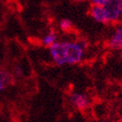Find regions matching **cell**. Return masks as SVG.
Returning a JSON list of instances; mask_svg holds the SVG:
<instances>
[{
  "label": "cell",
  "mask_w": 122,
  "mask_h": 122,
  "mask_svg": "<svg viewBox=\"0 0 122 122\" xmlns=\"http://www.w3.org/2000/svg\"><path fill=\"white\" fill-rule=\"evenodd\" d=\"M77 1H85V0H77Z\"/></svg>",
  "instance_id": "8fae6325"
},
{
  "label": "cell",
  "mask_w": 122,
  "mask_h": 122,
  "mask_svg": "<svg viewBox=\"0 0 122 122\" xmlns=\"http://www.w3.org/2000/svg\"><path fill=\"white\" fill-rule=\"evenodd\" d=\"M59 27L62 31H69L72 28V22L69 19H62L59 22Z\"/></svg>",
  "instance_id": "ba28073f"
},
{
  "label": "cell",
  "mask_w": 122,
  "mask_h": 122,
  "mask_svg": "<svg viewBox=\"0 0 122 122\" xmlns=\"http://www.w3.org/2000/svg\"><path fill=\"white\" fill-rule=\"evenodd\" d=\"M78 43H79V45H80V46L82 47L84 50L88 47V43H87V41H86V40L81 39V40H79V41H78Z\"/></svg>",
  "instance_id": "30bf717a"
},
{
  "label": "cell",
  "mask_w": 122,
  "mask_h": 122,
  "mask_svg": "<svg viewBox=\"0 0 122 122\" xmlns=\"http://www.w3.org/2000/svg\"><path fill=\"white\" fill-rule=\"evenodd\" d=\"M90 15L95 21L100 22V23H109L107 15L103 8V6H95L92 5L90 8Z\"/></svg>",
  "instance_id": "5b68a950"
},
{
  "label": "cell",
  "mask_w": 122,
  "mask_h": 122,
  "mask_svg": "<svg viewBox=\"0 0 122 122\" xmlns=\"http://www.w3.org/2000/svg\"><path fill=\"white\" fill-rule=\"evenodd\" d=\"M90 2L92 3V5H95V6H103L107 2V0H90Z\"/></svg>",
  "instance_id": "9c48e42d"
},
{
  "label": "cell",
  "mask_w": 122,
  "mask_h": 122,
  "mask_svg": "<svg viewBox=\"0 0 122 122\" xmlns=\"http://www.w3.org/2000/svg\"><path fill=\"white\" fill-rule=\"evenodd\" d=\"M13 76L7 71L0 70V92L6 89L8 86L12 83Z\"/></svg>",
  "instance_id": "8992f818"
},
{
  "label": "cell",
  "mask_w": 122,
  "mask_h": 122,
  "mask_svg": "<svg viewBox=\"0 0 122 122\" xmlns=\"http://www.w3.org/2000/svg\"><path fill=\"white\" fill-rule=\"evenodd\" d=\"M49 54L53 62L58 66L80 63L84 56V49L78 41H57L49 47Z\"/></svg>",
  "instance_id": "6da1fadb"
},
{
  "label": "cell",
  "mask_w": 122,
  "mask_h": 122,
  "mask_svg": "<svg viewBox=\"0 0 122 122\" xmlns=\"http://www.w3.org/2000/svg\"><path fill=\"white\" fill-rule=\"evenodd\" d=\"M58 36H57V34L56 32H54V31H49L48 33H46L43 36L42 38V44L44 45V46H46V47H50V46H52V45L54 43H56L58 41Z\"/></svg>",
  "instance_id": "52a82bcc"
},
{
  "label": "cell",
  "mask_w": 122,
  "mask_h": 122,
  "mask_svg": "<svg viewBox=\"0 0 122 122\" xmlns=\"http://www.w3.org/2000/svg\"><path fill=\"white\" fill-rule=\"evenodd\" d=\"M103 8L109 23L118 22L122 19V0H107Z\"/></svg>",
  "instance_id": "7a4b0ae2"
},
{
  "label": "cell",
  "mask_w": 122,
  "mask_h": 122,
  "mask_svg": "<svg viewBox=\"0 0 122 122\" xmlns=\"http://www.w3.org/2000/svg\"><path fill=\"white\" fill-rule=\"evenodd\" d=\"M108 46L111 49L122 50V25L117 26L108 39Z\"/></svg>",
  "instance_id": "277c9868"
},
{
  "label": "cell",
  "mask_w": 122,
  "mask_h": 122,
  "mask_svg": "<svg viewBox=\"0 0 122 122\" xmlns=\"http://www.w3.org/2000/svg\"><path fill=\"white\" fill-rule=\"evenodd\" d=\"M69 102L75 109L83 111L87 109L90 105V100L88 96L81 92H72L69 95Z\"/></svg>",
  "instance_id": "3957f363"
}]
</instances>
